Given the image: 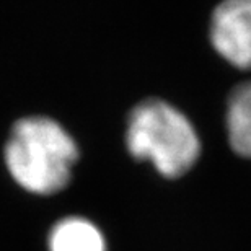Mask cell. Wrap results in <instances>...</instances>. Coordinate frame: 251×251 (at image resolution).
Segmentation results:
<instances>
[{"label":"cell","instance_id":"6da1fadb","mask_svg":"<svg viewBox=\"0 0 251 251\" xmlns=\"http://www.w3.org/2000/svg\"><path fill=\"white\" fill-rule=\"evenodd\" d=\"M78 147L51 118H25L13 126L5 145L8 173L25 191L49 196L70 183Z\"/></svg>","mask_w":251,"mask_h":251},{"label":"cell","instance_id":"7a4b0ae2","mask_svg":"<svg viewBox=\"0 0 251 251\" xmlns=\"http://www.w3.org/2000/svg\"><path fill=\"white\" fill-rule=\"evenodd\" d=\"M126 145L137 160H147L165 178H179L194 167L201 140L184 114L163 100H145L132 109Z\"/></svg>","mask_w":251,"mask_h":251},{"label":"cell","instance_id":"5b68a950","mask_svg":"<svg viewBox=\"0 0 251 251\" xmlns=\"http://www.w3.org/2000/svg\"><path fill=\"white\" fill-rule=\"evenodd\" d=\"M49 251H106V240L87 219H62L49 233Z\"/></svg>","mask_w":251,"mask_h":251},{"label":"cell","instance_id":"3957f363","mask_svg":"<svg viewBox=\"0 0 251 251\" xmlns=\"http://www.w3.org/2000/svg\"><path fill=\"white\" fill-rule=\"evenodd\" d=\"M209 38L224 61L251 70V0H222L210 17Z\"/></svg>","mask_w":251,"mask_h":251},{"label":"cell","instance_id":"277c9868","mask_svg":"<svg viewBox=\"0 0 251 251\" xmlns=\"http://www.w3.org/2000/svg\"><path fill=\"white\" fill-rule=\"evenodd\" d=\"M225 124L232 150L240 157L251 160V80L232 90L227 101Z\"/></svg>","mask_w":251,"mask_h":251}]
</instances>
